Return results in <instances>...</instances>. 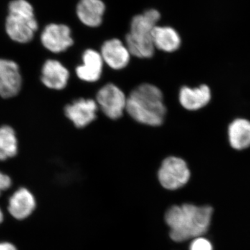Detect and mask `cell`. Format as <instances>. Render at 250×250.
<instances>
[{"label": "cell", "mask_w": 250, "mask_h": 250, "mask_svg": "<svg viewBox=\"0 0 250 250\" xmlns=\"http://www.w3.org/2000/svg\"><path fill=\"white\" fill-rule=\"evenodd\" d=\"M213 213L210 206L186 204L171 207L166 214L170 238L176 242H183L203 236L210 228Z\"/></svg>", "instance_id": "obj_1"}, {"label": "cell", "mask_w": 250, "mask_h": 250, "mask_svg": "<svg viewBox=\"0 0 250 250\" xmlns=\"http://www.w3.org/2000/svg\"><path fill=\"white\" fill-rule=\"evenodd\" d=\"M125 112L139 124L152 127L161 126L167 114L162 90L152 83L137 85L127 96Z\"/></svg>", "instance_id": "obj_2"}, {"label": "cell", "mask_w": 250, "mask_h": 250, "mask_svg": "<svg viewBox=\"0 0 250 250\" xmlns=\"http://www.w3.org/2000/svg\"><path fill=\"white\" fill-rule=\"evenodd\" d=\"M160 18V14L155 9L148 10L133 18L130 32L125 38L126 47L131 55L139 59H150L154 56L155 47L152 32Z\"/></svg>", "instance_id": "obj_3"}, {"label": "cell", "mask_w": 250, "mask_h": 250, "mask_svg": "<svg viewBox=\"0 0 250 250\" xmlns=\"http://www.w3.org/2000/svg\"><path fill=\"white\" fill-rule=\"evenodd\" d=\"M37 29L34 9L27 0L11 1L6 21V31L10 39L19 43H27L32 40Z\"/></svg>", "instance_id": "obj_4"}, {"label": "cell", "mask_w": 250, "mask_h": 250, "mask_svg": "<svg viewBox=\"0 0 250 250\" xmlns=\"http://www.w3.org/2000/svg\"><path fill=\"white\" fill-rule=\"evenodd\" d=\"M190 178V171L182 158L170 156L165 158L158 170L161 185L167 190H177L184 187Z\"/></svg>", "instance_id": "obj_5"}, {"label": "cell", "mask_w": 250, "mask_h": 250, "mask_svg": "<svg viewBox=\"0 0 250 250\" xmlns=\"http://www.w3.org/2000/svg\"><path fill=\"white\" fill-rule=\"evenodd\" d=\"M126 99L124 91L113 83L104 85L96 94L98 107L111 121H117L126 111Z\"/></svg>", "instance_id": "obj_6"}, {"label": "cell", "mask_w": 250, "mask_h": 250, "mask_svg": "<svg viewBox=\"0 0 250 250\" xmlns=\"http://www.w3.org/2000/svg\"><path fill=\"white\" fill-rule=\"evenodd\" d=\"M98 108V104L93 99L82 98L67 104L64 113L75 127L83 129L97 119Z\"/></svg>", "instance_id": "obj_7"}, {"label": "cell", "mask_w": 250, "mask_h": 250, "mask_svg": "<svg viewBox=\"0 0 250 250\" xmlns=\"http://www.w3.org/2000/svg\"><path fill=\"white\" fill-rule=\"evenodd\" d=\"M22 87V77L17 62L0 59V97L11 99L17 96Z\"/></svg>", "instance_id": "obj_8"}, {"label": "cell", "mask_w": 250, "mask_h": 250, "mask_svg": "<svg viewBox=\"0 0 250 250\" xmlns=\"http://www.w3.org/2000/svg\"><path fill=\"white\" fill-rule=\"evenodd\" d=\"M42 45L53 53L65 52L73 45L70 28L65 24H50L41 34Z\"/></svg>", "instance_id": "obj_9"}, {"label": "cell", "mask_w": 250, "mask_h": 250, "mask_svg": "<svg viewBox=\"0 0 250 250\" xmlns=\"http://www.w3.org/2000/svg\"><path fill=\"white\" fill-rule=\"evenodd\" d=\"M70 76V72L67 67L54 59L46 61L41 69V82L49 89H64L68 83Z\"/></svg>", "instance_id": "obj_10"}, {"label": "cell", "mask_w": 250, "mask_h": 250, "mask_svg": "<svg viewBox=\"0 0 250 250\" xmlns=\"http://www.w3.org/2000/svg\"><path fill=\"white\" fill-rule=\"evenodd\" d=\"M104 61L100 52L94 49H86L82 55V64L75 69L77 77L82 82L95 83L103 73Z\"/></svg>", "instance_id": "obj_11"}, {"label": "cell", "mask_w": 250, "mask_h": 250, "mask_svg": "<svg viewBox=\"0 0 250 250\" xmlns=\"http://www.w3.org/2000/svg\"><path fill=\"white\" fill-rule=\"evenodd\" d=\"M104 62L114 70H121L129 65L131 54L119 39L105 41L101 47Z\"/></svg>", "instance_id": "obj_12"}, {"label": "cell", "mask_w": 250, "mask_h": 250, "mask_svg": "<svg viewBox=\"0 0 250 250\" xmlns=\"http://www.w3.org/2000/svg\"><path fill=\"white\" fill-rule=\"evenodd\" d=\"M211 100L209 87L202 84L196 88L184 85L179 92V102L187 111H195L205 107Z\"/></svg>", "instance_id": "obj_13"}, {"label": "cell", "mask_w": 250, "mask_h": 250, "mask_svg": "<svg viewBox=\"0 0 250 250\" xmlns=\"http://www.w3.org/2000/svg\"><path fill=\"white\" fill-rule=\"evenodd\" d=\"M105 4L101 0H80L77 14L81 22L90 27H99L103 22Z\"/></svg>", "instance_id": "obj_14"}, {"label": "cell", "mask_w": 250, "mask_h": 250, "mask_svg": "<svg viewBox=\"0 0 250 250\" xmlns=\"http://www.w3.org/2000/svg\"><path fill=\"white\" fill-rule=\"evenodd\" d=\"M36 207L34 197L24 188L18 189L9 200V211L18 220L27 218Z\"/></svg>", "instance_id": "obj_15"}, {"label": "cell", "mask_w": 250, "mask_h": 250, "mask_svg": "<svg viewBox=\"0 0 250 250\" xmlns=\"http://www.w3.org/2000/svg\"><path fill=\"white\" fill-rule=\"evenodd\" d=\"M153 44L155 49L171 53L178 50L181 38L173 28L155 26L152 32Z\"/></svg>", "instance_id": "obj_16"}, {"label": "cell", "mask_w": 250, "mask_h": 250, "mask_svg": "<svg viewBox=\"0 0 250 250\" xmlns=\"http://www.w3.org/2000/svg\"><path fill=\"white\" fill-rule=\"evenodd\" d=\"M230 146L236 150L250 147V121L245 118H237L229 125L228 129Z\"/></svg>", "instance_id": "obj_17"}, {"label": "cell", "mask_w": 250, "mask_h": 250, "mask_svg": "<svg viewBox=\"0 0 250 250\" xmlns=\"http://www.w3.org/2000/svg\"><path fill=\"white\" fill-rule=\"evenodd\" d=\"M18 141L16 131L9 125L0 126V161L17 156Z\"/></svg>", "instance_id": "obj_18"}, {"label": "cell", "mask_w": 250, "mask_h": 250, "mask_svg": "<svg viewBox=\"0 0 250 250\" xmlns=\"http://www.w3.org/2000/svg\"><path fill=\"white\" fill-rule=\"evenodd\" d=\"M190 250H213L212 243L203 236L194 238L190 246Z\"/></svg>", "instance_id": "obj_19"}, {"label": "cell", "mask_w": 250, "mask_h": 250, "mask_svg": "<svg viewBox=\"0 0 250 250\" xmlns=\"http://www.w3.org/2000/svg\"><path fill=\"white\" fill-rule=\"evenodd\" d=\"M12 182L9 176L0 172V195L1 192L8 190L11 187Z\"/></svg>", "instance_id": "obj_20"}, {"label": "cell", "mask_w": 250, "mask_h": 250, "mask_svg": "<svg viewBox=\"0 0 250 250\" xmlns=\"http://www.w3.org/2000/svg\"><path fill=\"white\" fill-rule=\"evenodd\" d=\"M0 250H17L11 243H0Z\"/></svg>", "instance_id": "obj_21"}, {"label": "cell", "mask_w": 250, "mask_h": 250, "mask_svg": "<svg viewBox=\"0 0 250 250\" xmlns=\"http://www.w3.org/2000/svg\"><path fill=\"white\" fill-rule=\"evenodd\" d=\"M3 221V213L2 212H1V209H0V223H1V222Z\"/></svg>", "instance_id": "obj_22"}]
</instances>
